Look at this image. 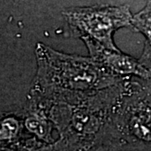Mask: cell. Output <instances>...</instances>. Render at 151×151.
Returning <instances> with one entry per match:
<instances>
[{
    "mask_svg": "<svg viewBox=\"0 0 151 151\" xmlns=\"http://www.w3.org/2000/svg\"><path fill=\"white\" fill-rule=\"evenodd\" d=\"M129 78L116 104L112 125L122 151H151V79Z\"/></svg>",
    "mask_w": 151,
    "mask_h": 151,
    "instance_id": "obj_3",
    "label": "cell"
},
{
    "mask_svg": "<svg viewBox=\"0 0 151 151\" xmlns=\"http://www.w3.org/2000/svg\"><path fill=\"white\" fill-rule=\"evenodd\" d=\"M85 151H122V150L120 149L118 144L113 143V144H107V145L96 146L94 148Z\"/></svg>",
    "mask_w": 151,
    "mask_h": 151,
    "instance_id": "obj_9",
    "label": "cell"
},
{
    "mask_svg": "<svg viewBox=\"0 0 151 151\" xmlns=\"http://www.w3.org/2000/svg\"><path fill=\"white\" fill-rule=\"evenodd\" d=\"M1 151H56L55 144H46L27 135L11 145L1 146Z\"/></svg>",
    "mask_w": 151,
    "mask_h": 151,
    "instance_id": "obj_8",
    "label": "cell"
},
{
    "mask_svg": "<svg viewBox=\"0 0 151 151\" xmlns=\"http://www.w3.org/2000/svg\"><path fill=\"white\" fill-rule=\"evenodd\" d=\"M81 40L86 45L90 57L108 73L122 79L134 77L151 79V71L146 69L139 60L120 50L107 48L89 38H82Z\"/></svg>",
    "mask_w": 151,
    "mask_h": 151,
    "instance_id": "obj_5",
    "label": "cell"
},
{
    "mask_svg": "<svg viewBox=\"0 0 151 151\" xmlns=\"http://www.w3.org/2000/svg\"><path fill=\"white\" fill-rule=\"evenodd\" d=\"M126 81L87 94L69 93L47 98L29 92V97L45 109L54 124L58 134L55 150L85 151L96 146L118 144L112 115L125 90Z\"/></svg>",
    "mask_w": 151,
    "mask_h": 151,
    "instance_id": "obj_1",
    "label": "cell"
},
{
    "mask_svg": "<svg viewBox=\"0 0 151 151\" xmlns=\"http://www.w3.org/2000/svg\"><path fill=\"white\" fill-rule=\"evenodd\" d=\"M35 57L30 91L40 94L93 93L126 80L108 73L90 56L65 54L45 44H36Z\"/></svg>",
    "mask_w": 151,
    "mask_h": 151,
    "instance_id": "obj_2",
    "label": "cell"
},
{
    "mask_svg": "<svg viewBox=\"0 0 151 151\" xmlns=\"http://www.w3.org/2000/svg\"><path fill=\"white\" fill-rule=\"evenodd\" d=\"M21 113L27 134L46 144H54L56 141L53 136L54 124L41 107L27 98Z\"/></svg>",
    "mask_w": 151,
    "mask_h": 151,
    "instance_id": "obj_6",
    "label": "cell"
},
{
    "mask_svg": "<svg viewBox=\"0 0 151 151\" xmlns=\"http://www.w3.org/2000/svg\"><path fill=\"white\" fill-rule=\"evenodd\" d=\"M27 135L29 134L24 129L21 109L2 113L0 130L1 146L11 145Z\"/></svg>",
    "mask_w": 151,
    "mask_h": 151,
    "instance_id": "obj_7",
    "label": "cell"
},
{
    "mask_svg": "<svg viewBox=\"0 0 151 151\" xmlns=\"http://www.w3.org/2000/svg\"><path fill=\"white\" fill-rule=\"evenodd\" d=\"M73 37L89 38L103 46L119 50L113 35L121 28L134 30L133 18L128 5H95L68 8L62 12Z\"/></svg>",
    "mask_w": 151,
    "mask_h": 151,
    "instance_id": "obj_4",
    "label": "cell"
}]
</instances>
